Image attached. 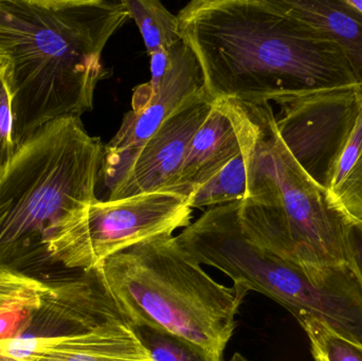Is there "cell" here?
I'll list each match as a JSON object with an SVG mask.
<instances>
[{
	"label": "cell",
	"instance_id": "5b68a950",
	"mask_svg": "<svg viewBox=\"0 0 362 361\" xmlns=\"http://www.w3.org/2000/svg\"><path fill=\"white\" fill-rule=\"evenodd\" d=\"M98 271L132 324L152 326L223 357L248 292L217 283L175 237L132 246Z\"/></svg>",
	"mask_w": 362,
	"mask_h": 361
},
{
	"label": "cell",
	"instance_id": "30bf717a",
	"mask_svg": "<svg viewBox=\"0 0 362 361\" xmlns=\"http://www.w3.org/2000/svg\"><path fill=\"white\" fill-rule=\"evenodd\" d=\"M0 354L18 361H153L133 324L61 336L0 339Z\"/></svg>",
	"mask_w": 362,
	"mask_h": 361
},
{
	"label": "cell",
	"instance_id": "9a60e30c",
	"mask_svg": "<svg viewBox=\"0 0 362 361\" xmlns=\"http://www.w3.org/2000/svg\"><path fill=\"white\" fill-rule=\"evenodd\" d=\"M247 191V172L242 152L223 170L189 197V206L195 208L217 207L240 201Z\"/></svg>",
	"mask_w": 362,
	"mask_h": 361
},
{
	"label": "cell",
	"instance_id": "d6986e66",
	"mask_svg": "<svg viewBox=\"0 0 362 361\" xmlns=\"http://www.w3.org/2000/svg\"><path fill=\"white\" fill-rule=\"evenodd\" d=\"M17 152L13 140V114L8 85V61L0 65V170Z\"/></svg>",
	"mask_w": 362,
	"mask_h": 361
},
{
	"label": "cell",
	"instance_id": "ac0fdd59",
	"mask_svg": "<svg viewBox=\"0 0 362 361\" xmlns=\"http://www.w3.org/2000/svg\"><path fill=\"white\" fill-rule=\"evenodd\" d=\"M52 285L21 273L0 275V316L31 312L42 305Z\"/></svg>",
	"mask_w": 362,
	"mask_h": 361
},
{
	"label": "cell",
	"instance_id": "7a4b0ae2",
	"mask_svg": "<svg viewBox=\"0 0 362 361\" xmlns=\"http://www.w3.org/2000/svg\"><path fill=\"white\" fill-rule=\"evenodd\" d=\"M17 150L59 119L93 107L102 53L131 18L125 0H0Z\"/></svg>",
	"mask_w": 362,
	"mask_h": 361
},
{
	"label": "cell",
	"instance_id": "8fae6325",
	"mask_svg": "<svg viewBox=\"0 0 362 361\" xmlns=\"http://www.w3.org/2000/svg\"><path fill=\"white\" fill-rule=\"evenodd\" d=\"M240 152L231 116L225 103L215 100L206 120L192 138L180 172L167 192L189 199Z\"/></svg>",
	"mask_w": 362,
	"mask_h": 361
},
{
	"label": "cell",
	"instance_id": "d4e9b609",
	"mask_svg": "<svg viewBox=\"0 0 362 361\" xmlns=\"http://www.w3.org/2000/svg\"><path fill=\"white\" fill-rule=\"evenodd\" d=\"M0 361H18V360H13V358L6 357V356H4V355H1V354H0Z\"/></svg>",
	"mask_w": 362,
	"mask_h": 361
},
{
	"label": "cell",
	"instance_id": "e0dca14e",
	"mask_svg": "<svg viewBox=\"0 0 362 361\" xmlns=\"http://www.w3.org/2000/svg\"><path fill=\"white\" fill-rule=\"evenodd\" d=\"M153 361H225L180 337L144 324H133Z\"/></svg>",
	"mask_w": 362,
	"mask_h": 361
},
{
	"label": "cell",
	"instance_id": "603a6c76",
	"mask_svg": "<svg viewBox=\"0 0 362 361\" xmlns=\"http://www.w3.org/2000/svg\"><path fill=\"white\" fill-rule=\"evenodd\" d=\"M349 4L362 14V0H348Z\"/></svg>",
	"mask_w": 362,
	"mask_h": 361
},
{
	"label": "cell",
	"instance_id": "6da1fadb",
	"mask_svg": "<svg viewBox=\"0 0 362 361\" xmlns=\"http://www.w3.org/2000/svg\"><path fill=\"white\" fill-rule=\"evenodd\" d=\"M177 17L214 101L280 105L361 88L339 47L279 0H193Z\"/></svg>",
	"mask_w": 362,
	"mask_h": 361
},
{
	"label": "cell",
	"instance_id": "4fadbf2b",
	"mask_svg": "<svg viewBox=\"0 0 362 361\" xmlns=\"http://www.w3.org/2000/svg\"><path fill=\"white\" fill-rule=\"evenodd\" d=\"M325 193L349 224L362 225V106Z\"/></svg>",
	"mask_w": 362,
	"mask_h": 361
},
{
	"label": "cell",
	"instance_id": "ba28073f",
	"mask_svg": "<svg viewBox=\"0 0 362 361\" xmlns=\"http://www.w3.org/2000/svg\"><path fill=\"white\" fill-rule=\"evenodd\" d=\"M204 89V76L193 51L181 38L171 49L169 69L160 88L150 95L144 85L133 97V110L103 148L101 179L110 193L118 186L140 148L192 95Z\"/></svg>",
	"mask_w": 362,
	"mask_h": 361
},
{
	"label": "cell",
	"instance_id": "5bb4252c",
	"mask_svg": "<svg viewBox=\"0 0 362 361\" xmlns=\"http://www.w3.org/2000/svg\"><path fill=\"white\" fill-rule=\"evenodd\" d=\"M131 18L137 23L150 55L170 51L181 40L177 15L158 0H125Z\"/></svg>",
	"mask_w": 362,
	"mask_h": 361
},
{
	"label": "cell",
	"instance_id": "277c9868",
	"mask_svg": "<svg viewBox=\"0 0 362 361\" xmlns=\"http://www.w3.org/2000/svg\"><path fill=\"white\" fill-rule=\"evenodd\" d=\"M103 148L81 118L59 119L0 170V275H25L49 261L47 241L55 227L98 199Z\"/></svg>",
	"mask_w": 362,
	"mask_h": 361
},
{
	"label": "cell",
	"instance_id": "8992f818",
	"mask_svg": "<svg viewBox=\"0 0 362 361\" xmlns=\"http://www.w3.org/2000/svg\"><path fill=\"white\" fill-rule=\"evenodd\" d=\"M189 199L173 192L97 201L64 218L47 241L49 261L90 271L146 239L173 235L191 224Z\"/></svg>",
	"mask_w": 362,
	"mask_h": 361
},
{
	"label": "cell",
	"instance_id": "2e32d148",
	"mask_svg": "<svg viewBox=\"0 0 362 361\" xmlns=\"http://www.w3.org/2000/svg\"><path fill=\"white\" fill-rule=\"evenodd\" d=\"M310 341L316 361H362V345L346 338L316 318H297Z\"/></svg>",
	"mask_w": 362,
	"mask_h": 361
},
{
	"label": "cell",
	"instance_id": "ffe728a7",
	"mask_svg": "<svg viewBox=\"0 0 362 361\" xmlns=\"http://www.w3.org/2000/svg\"><path fill=\"white\" fill-rule=\"evenodd\" d=\"M348 265L362 290V225H350L349 228Z\"/></svg>",
	"mask_w": 362,
	"mask_h": 361
},
{
	"label": "cell",
	"instance_id": "3957f363",
	"mask_svg": "<svg viewBox=\"0 0 362 361\" xmlns=\"http://www.w3.org/2000/svg\"><path fill=\"white\" fill-rule=\"evenodd\" d=\"M247 172L238 201L245 235L276 256L304 266H348V220L283 143L270 104L225 101Z\"/></svg>",
	"mask_w": 362,
	"mask_h": 361
},
{
	"label": "cell",
	"instance_id": "7c38bea8",
	"mask_svg": "<svg viewBox=\"0 0 362 361\" xmlns=\"http://www.w3.org/2000/svg\"><path fill=\"white\" fill-rule=\"evenodd\" d=\"M291 16L335 42L362 90V14L348 0H279Z\"/></svg>",
	"mask_w": 362,
	"mask_h": 361
},
{
	"label": "cell",
	"instance_id": "7402d4cb",
	"mask_svg": "<svg viewBox=\"0 0 362 361\" xmlns=\"http://www.w3.org/2000/svg\"><path fill=\"white\" fill-rule=\"evenodd\" d=\"M6 25L4 8L0 4V65L8 63V55L6 52Z\"/></svg>",
	"mask_w": 362,
	"mask_h": 361
},
{
	"label": "cell",
	"instance_id": "9c48e42d",
	"mask_svg": "<svg viewBox=\"0 0 362 361\" xmlns=\"http://www.w3.org/2000/svg\"><path fill=\"white\" fill-rule=\"evenodd\" d=\"M214 100L206 89L189 97L146 140L108 201L167 192L180 172L192 138L211 112Z\"/></svg>",
	"mask_w": 362,
	"mask_h": 361
},
{
	"label": "cell",
	"instance_id": "52a82bcc",
	"mask_svg": "<svg viewBox=\"0 0 362 361\" xmlns=\"http://www.w3.org/2000/svg\"><path fill=\"white\" fill-rule=\"evenodd\" d=\"M361 88L304 95L280 104L276 127L291 156L306 175L327 192L361 112Z\"/></svg>",
	"mask_w": 362,
	"mask_h": 361
},
{
	"label": "cell",
	"instance_id": "cb8c5ba5",
	"mask_svg": "<svg viewBox=\"0 0 362 361\" xmlns=\"http://www.w3.org/2000/svg\"><path fill=\"white\" fill-rule=\"evenodd\" d=\"M230 361H249L247 360L246 357H244V356L240 355V354L236 353L234 354L233 357L231 358V360Z\"/></svg>",
	"mask_w": 362,
	"mask_h": 361
},
{
	"label": "cell",
	"instance_id": "44dd1931",
	"mask_svg": "<svg viewBox=\"0 0 362 361\" xmlns=\"http://www.w3.org/2000/svg\"><path fill=\"white\" fill-rule=\"evenodd\" d=\"M151 57V72L152 78L148 84H144V87L150 95H155L160 88L163 84V78L168 72L170 66V59H171V50L159 51L150 55Z\"/></svg>",
	"mask_w": 362,
	"mask_h": 361
}]
</instances>
